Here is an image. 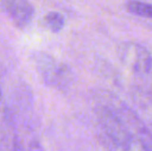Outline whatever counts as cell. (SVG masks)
Listing matches in <instances>:
<instances>
[{
	"label": "cell",
	"mask_w": 152,
	"mask_h": 151,
	"mask_svg": "<svg viewBox=\"0 0 152 151\" xmlns=\"http://www.w3.org/2000/svg\"><path fill=\"white\" fill-rule=\"evenodd\" d=\"M122 62L137 74H147L152 69V56L147 49L136 42H125L119 49Z\"/></svg>",
	"instance_id": "obj_1"
},
{
	"label": "cell",
	"mask_w": 152,
	"mask_h": 151,
	"mask_svg": "<svg viewBox=\"0 0 152 151\" xmlns=\"http://www.w3.org/2000/svg\"><path fill=\"white\" fill-rule=\"evenodd\" d=\"M0 8L20 28L28 26L34 15V9L28 0H0Z\"/></svg>",
	"instance_id": "obj_2"
},
{
	"label": "cell",
	"mask_w": 152,
	"mask_h": 151,
	"mask_svg": "<svg viewBox=\"0 0 152 151\" xmlns=\"http://www.w3.org/2000/svg\"><path fill=\"white\" fill-rule=\"evenodd\" d=\"M37 61L47 82L64 83L68 76V69L66 67L57 65L52 59L42 58V57H39Z\"/></svg>",
	"instance_id": "obj_3"
},
{
	"label": "cell",
	"mask_w": 152,
	"mask_h": 151,
	"mask_svg": "<svg viewBox=\"0 0 152 151\" xmlns=\"http://www.w3.org/2000/svg\"><path fill=\"white\" fill-rule=\"evenodd\" d=\"M126 9L130 14L136 15V16L152 19V3L132 0L126 4Z\"/></svg>",
	"instance_id": "obj_4"
},
{
	"label": "cell",
	"mask_w": 152,
	"mask_h": 151,
	"mask_svg": "<svg viewBox=\"0 0 152 151\" xmlns=\"http://www.w3.org/2000/svg\"><path fill=\"white\" fill-rule=\"evenodd\" d=\"M47 26L53 32H59L64 26V17L57 12H51L45 18Z\"/></svg>",
	"instance_id": "obj_5"
},
{
	"label": "cell",
	"mask_w": 152,
	"mask_h": 151,
	"mask_svg": "<svg viewBox=\"0 0 152 151\" xmlns=\"http://www.w3.org/2000/svg\"><path fill=\"white\" fill-rule=\"evenodd\" d=\"M0 98H1V89H0Z\"/></svg>",
	"instance_id": "obj_6"
}]
</instances>
